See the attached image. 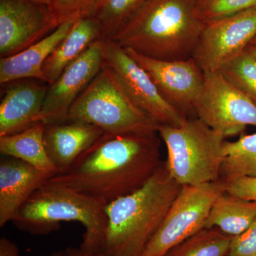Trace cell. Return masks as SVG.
Instances as JSON below:
<instances>
[{
    "mask_svg": "<svg viewBox=\"0 0 256 256\" xmlns=\"http://www.w3.org/2000/svg\"><path fill=\"white\" fill-rule=\"evenodd\" d=\"M156 133H104L68 170L47 182L108 204L141 188L161 164Z\"/></svg>",
    "mask_w": 256,
    "mask_h": 256,
    "instance_id": "6da1fadb",
    "label": "cell"
},
{
    "mask_svg": "<svg viewBox=\"0 0 256 256\" xmlns=\"http://www.w3.org/2000/svg\"><path fill=\"white\" fill-rule=\"evenodd\" d=\"M182 186L161 163L136 191L108 204L100 252L105 256H141Z\"/></svg>",
    "mask_w": 256,
    "mask_h": 256,
    "instance_id": "7a4b0ae2",
    "label": "cell"
},
{
    "mask_svg": "<svg viewBox=\"0 0 256 256\" xmlns=\"http://www.w3.org/2000/svg\"><path fill=\"white\" fill-rule=\"evenodd\" d=\"M204 25L196 0H146L110 40L150 58L184 60L192 57Z\"/></svg>",
    "mask_w": 256,
    "mask_h": 256,
    "instance_id": "3957f363",
    "label": "cell"
},
{
    "mask_svg": "<svg viewBox=\"0 0 256 256\" xmlns=\"http://www.w3.org/2000/svg\"><path fill=\"white\" fill-rule=\"evenodd\" d=\"M106 205L94 197L46 182L32 194L12 222L20 230L35 235L58 230L62 222H78L86 230L80 247L99 252L107 226Z\"/></svg>",
    "mask_w": 256,
    "mask_h": 256,
    "instance_id": "277c9868",
    "label": "cell"
},
{
    "mask_svg": "<svg viewBox=\"0 0 256 256\" xmlns=\"http://www.w3.org/2000/svg\"><path fill=\"white\" fill-rule=\"evenodd\" d=\"M158 133L168 151L165 164L182 186L220 180L225 138L200 119L188 118L180 127L159 126Z\"/></svg>",
    "mask_w": 256,
    "mask_h": 256,
    "instance_id": "5b68a950",
    "label": "cell"
},
{
    "mask_svg": "<svg viewBox=\"0 0 256 256\" xmlns=\"http://www.w3.org/2000/svg\"><path fill=\"white\" fill-rule=\"evenodd\" d=\"M66 120L87 122L112 134L158 132L159 126L133 102L104 63L70 107Z\"/></svg>",
    "mask_w": 256,
    "mask_h": 256,
    "instance_id": "8992f818",
    "label": "cell"
},
{
    "mask_svg": "<svg viewBox=\"0 0 256 256\" xmlns=\"http://www.w3.org/2000/svg\"><path fill=\"white\" fill-rule=\"evenodd\" d=\"M225 188L226 183L222 180L182 186L141 256H164L180 242L205 228L210 208Z\"/></svg>",
    "mask_w": 256,
    "mask_h": 256,
    "instance_id": "52a82bcc",
    "label": "cell"
},
{
    "mask_svg": "<svg viewBox=\"0 0 256 256\" xmlns=\"http://www.w3.org/2000/svg\"><path fill=\"white\" fill-rule=\"evenodd\" d=\"M197 118L224 138L256 126V104L226 80L220 72L204 73L195 107Z\"/></svg>",
    "mask_w": 256,
    "mask_h": 256,
    "instance_id": "ba28073f",
    "label": "cell"
},
{
    "mask_svg": "<svg viewBox=\"0 0 256 256\" xmlns=\"http://www.w3.org/2000/svg\"><path fill=\"white\" fill-rule=\"evenodd\" d=\"M101 44L104 63L114 70L137 107L158 126L184 124L188 118L163 98L150 76L124 48L110 38H102Z\"/></svg>",
    "mask_w": 256,
    "mask_h": 256,
    "instance_id": "9c48e42d",
    "label": "cell"
},
{
    "mask_svg": "<svg viewBox=\"0 0 256 256\" xmlns=\"http://www.w3.org/2000/svg\"><path fill=\"white\" fill-rule=\"evenodd\" d=\"M256 35V8L205 23L192 58L204 73L218 72Z\"/></svg>",
    "mask_w": 256,
    "mask_h": 256,
    "instance_id": "30bf717a",
    "label": "cell"
},
{
    "mask_svg": "<svg viewBox=\"0 0 256 256\" xmlns=\"http://www.w3.org/2000/svg\"><path fill=\"white\" fill-rule=\"evenodd\" d=\"M124 50L150 76L168 104L186 118L188 114H196L195 107L203 88L204 73L192 57L184 60H160Z\"/></svg>",
    "mask_w": 256,
    "mask_h": 256,
    "instance_id": "8fae6325",
    "label": "cell"
},
{
    "mask_svg": "<svg viewBox=\"0 0 256 256\" xmlns=\"http://www.w3.org/2000/svg\"><path fill=\"white\" fill-rule=\"evenodd\" d=\"M57 28L50 6L30 0H0V56L23 52Z\"/></svg>",
    "mask_w": 256,
    "mask_h": 256,
    "instance_id": "7c38bea8",
    "label": "cell"
},
{
    "mask_svg": "<svg viewBox=\"0 0 256 256\" xmlns=\"http://www.w3.org/2000/svg\"><path fill=\"white\" fill-rule=\"evenodd\" d=\"M101 40L94 42L54 82L48 85L35 124L42 122L46 126L66 120L70 107L104 66Z\"/></svg>",
    "mask_w": 256,
    "mask_h": 256,
    "instance_id": "4fadbf2b",
    "label": "cell"
},
{
    "mask_svg": "<svg viewBox=\"0 0 256 256\" xmlns=\"http://www.w3.org/2000/svg\"><path fill=\"white\" fill-rule=\"evenodd\" d=\"M54 175L22 160L3 156L0 161V227L12 222L32 194Z\"/></svg>",
    "mask_w": 256,
    "mask_h": 256,
    "instance_id": "5bb4252c",
    "label": "cell"
},
{
    "mask_svg": "<svg viewBox=\"0 0 256 256\" xmlns=\"http://www.w3.org/2000/svg\"><path fill=\"white\" fill-rule=\"evenodd\" d=\"M0 102V137L25 130L41 112L48 85L28 79L10 82Z\"/></svg>",
    "mask_w": 256,
    "mask_h": 256,
    "instance_id": "9a60e30c",
    "label": "cell"
},
{
    "mask_svg": "<svg viewBox=\"0 0 256 256\" xmlns=\"http://www.w3.org/2000/svg\"><path fill=\"white\" fill-rule=\"evenodd\" d=\"M104 133L97 126L82 121L45 126L44 140L47 154L58 173L68 170Z\"/></svg>",
    "mask_w": 256,
    "mask_h": 256,
    "instance_id": "2e32d148",
    "label": "cell"
},
{
    "mask_svg": "<svg viewBox=\"0 0 256 256\" xmlns=\"http://www.w3.org/2000/svg\"><path fill=\"white\" fill-rule=\"evenodd\" d=\"M78 20L60 24L52 33L23 52L0 58V84H9L22 79H37L46 82L43 66L50 54L66 36Z\"/></svg>",
    "mask_w": 256,
    "mask_h": 256,
    "instance_id": "e0dca14e",
    "label": "cell"
},
{
    "mask_svg": "<svg viewBox=\"0 0 256 256\" xmlns=\"http://www.w3.org/2000/svg\"><path fill=\"white\" fill-rule=\"evenodd\" d=\"M104 38L99 23L92 16L78 18L73 28L50 54L43 66L48 85L54 82L67 67L94 42Z\"/></svg>",
    "mask_w": 256,
    "mask_h": 256,
    "instance_id": "ac0fdd59",
    "label": "cell"
},
{
    "mask_svg": "<svg viewBox=\"0 0 256 256\" xmlns=\"http://www.w3.org/2000/svg\"><path fill=\"white\" fill-rule=\"evenodd\" d=\"M44 129L45 124L38 122L22 132L0 137V152L3 156L22 160L42 171L57 174L58 170L47 154Z\"/></svg>",
    "mask_w": 256,
    "mask_h": 256,
    "instance_id": "d6986e66",
    "label": "cell"
},
{
    "mask_svg": "<svg viewBox=\"0 0 256 256\" xmlns=\"http://www.w3.org/2000/svg\"><path fill=\"white\" fill-rule=\"evenodd\" d=\"M256 218V203L224 192L214 202L205 228H216L234 237L244 233Z\"/></svg>",
    "mask_w": 256,
    "mask_h": 256,
    "instance_id": "ffe728a7",
    "label": "cell"
},
{
    "mask_svg": "<svg viewBox=\"0 0 256 256\" xmlns=\"http://www.w3.org/2000/svg\"><path fill=\"white\" fill-rule=\"evenodd\" d=\"M224 182L244 176H256V132L235 142L224 141L220 173Z\"/></svg>",
    "mask_w": 256,
    "mask_h": 256,
    "instance_id": "44dd1931",
    "label": "cell"
},
{
    "mask_svg": "<svg viewBox=\"0 0 256 256\" xmlns=\"http://www.w3.org/2000/svg\"><path fill=\"white\" fill-rule=\"evenodd\" d=\"M233 237L216 228H204L164 256H227Z\"/></svg>",
    "mask_w": 256,
    "mask_h": 256,
    "instance_id": "7402d4cb",
    "label": "cell"
},
{
    "mask_svg": "<svg viewBox=\"0 0 256 256\" xmlns=\"http://www.w3.org/2000/svg\"><path fill=\"white\" fill-rule=\"evenodd\" d=\"M146 0H100L90 16L100 24L104 38H112Z\"/></svg>",
    "mask_w": 256,
    "mask_h": 256,
    "instance_id": "603a6c76",
    "label": "cell"
},
{
    "mask_svg": "<svg viewBox=\"0 0 256 256\" xmlns=\"http://www.w3.org/2000/svg\"><path fill=\"white\" fill-rule=\"evenodd\" d=\"M218 72L256 104V58L247 50L222 66Z\"/></svg>",
    "mask_w": 256,
    "mask_h": 256,
    "instance_id": "cb8c5ba5",
    "label": "cell"
},
{
    "mask_svg": "<svg viewBox=\"0 0 256 256\" xmlns=\"http://www.w3.org/2000/svg\"><path fill=\"white\" fill-rule=\"evenodd\" d=\"M256 8V0H198L196 11L204 23Z\"/></svg>",
    "mask_w": 256,
    "mask_h": 256,
    "instance_id": "d4e9b609",
    "label": "cell"
},
{
    "mask_svg": "<svg viewBox=\"0 0 256 256\" xmlns=\"http://www.w3.org/2000/svg\"><path fill=\"white\" fill-rule=\"evenodd\" d=\"M100 0H54L50 14L57 26L70 20L90 16Z\"/></svg>",
    "mask_w": 256,
    "mask_h": 256,
    "instance_id": "484cf974",
    "label": "cell"
},
{
    "mask_svg": "<svg viewBox=\"0 0 256 256\" xmlns=\"http://www.w3.org/2000/svg\"><path fill=\"white\" fill-rule=\"evenodd\" d=\"M227 256H256V218L244 233L232 238Z\"/></svg>",
    "mask_w": 256,
    "mask_h": 256,
    "instance_id": "4316f807",
    "label": "cell"
},
{
    "mask_svg": "<svg viewBox=\"0 0 256 256\" xmlns=\"http://www.w3.org/2000/svg\"><path fill=\"white\" fill-rule=\"evenodd\" d=\"M225 183L226 193L240 200L256 203V176H244Z\"/></svg>",
    "mask_w": 256,
    "mask_h": 256,
    "instance_id": "83f0119b",
    "label": "cell"
},
{
    "mask_svg": "<svg viewBox=\"0 0 256 256\" xmlns=\"http://www.w3.org/2000/svg\"><path fill=\"white\" fill-rule=\"evenodd\" d=\"M0 256H21L18 246L6 237L0 238Z\"/></svg>",
    "mask_w": 256,
    "mask_h": 256,
    "instance_id": "f1b7e54d",
    "label": "cell"
},
{
    "mask_svg": "<svg viewBox=\"0 0 256 256\" xmlns=\"http://www.w3.org/2000/svg\"><path fill=\"white\" fill-rule=\"evenodd\" d=\"M66 256H105L101 252H86L82 248L68 247L65 249Z\"/></svg>",
    "mask_w": 256,
    "mask_h": 256,
    "instance_id": "f546056e",
    "label": "cell"
},
{
    "mask_svg": "<svg viewBox=\"0 0 256 256\" xmlns=\"http://www.w3.org/2000/svg\"><path fill=\"white\" fill-rule=\"evenodd\" d=\"M30 1L37 3V4L46 5V6H50V8L52 6V3H53L54 0H30Z\"/></svg>",
    "mask_w": 256,
    "mask_h": 256,
    "instance_id": "4dcf8cb0",
    "label": "cell"
},
{
    "mask_svg": "<svg viewBox=\"0 0 256 256\" xmlns=\"http://www.w3.org/2000/svg\"><path fill=\"white\" fill-rule=\"evenodd\" d=\"M44 256H66V254L65 250H60L50 252V254H46V255Z\"/></svg>",
    "mask_w": 256,
    "mask_h": 256,
    "instance_id": "1f68e13d",
    "label": "cell"
},
{
    "mask_svg": "<svg viewBox=\"0 0 256 256\" xmlns=\"http://www.w3.org/2000/svg\"><path fill=\"white\" fill-rule=\"evenodd\" d=\"M246 50L250 54L254 56L256 58V46L249 45V46L247 47Z\"/></svg>",
    "mask_w": 256,
    "mask_h": 256,
    "instance_id": "d6a6232c",
    "label": "cell"
},
{
    "mask_svg": "<svg viewBox=\"0 0 256 256\" xmlns=\"http://www.w3.org/2000/svg\"><path fill=\"white\" fill-rule=\"evenodd\" d=\"M250 45H252V46H256V36L252 38V42H250Z\"/></svg>",
    "mask_w": 256,
    "mask_h": 256,
    "instance_id": "836d02e7",
    "label": "cell"
},
{
    "mask_svg": "<svg viewBox=\"0 0 256 256\" xmlns=\"http://www.w3.org/2000/svg\"><path fill=\"white\" fill-rule=\"evenodd\" d=\"M196 2H197V1H198V0H196Z\"/></svg>",
    "mask_w": 256,
    "mask_h": 256,
    "instance_id": "e575fe53",
    "label": "cell"
}]
</instances>
